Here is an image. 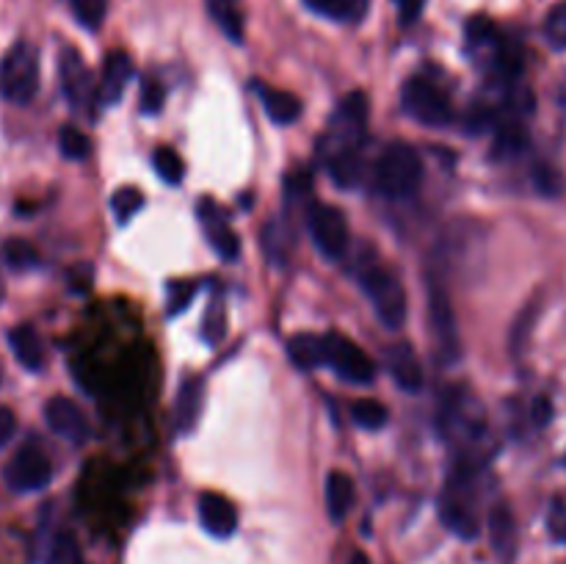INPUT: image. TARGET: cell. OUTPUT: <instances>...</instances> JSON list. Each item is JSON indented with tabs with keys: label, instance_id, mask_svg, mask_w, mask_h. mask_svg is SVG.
Here are the masks:
<instances>
[{
	"label": "cell",
	"instance_id": "1",
	"mask_svg": "<svg viewBox=\"0 0 566 564\" xmlns=\"http://www.w3.org/2000/svg\"><path fill=\"white\" fill-rule=\"evenodd\" d=\"M475 476H479V468L475 464L462 462L448 479L446 492L440 498V518L448 529L453 531L462 540H475L481 531L479 512H475V498H479V490H475Z\"/></svg>",
	"mask_w": 566,
	"mask_h": 564
},
{
	"label": "cell",
	"instance_id": "2",
	"mask_svg": "<svg viewBox=\"0 0 566 564\" xmlns=\"http://www.w3.org/2000/svg\"><path fill=\"white\" fill-rule=\"evenodd\" d=\"M423 180V160L420 153L407 142H396L379 155L374 169V182L385 197L407 199L412 197Z\"/></svg>",
	"mask_w": 566,
	"mask_h": 564
},
{
	"label": "cell",
	"instance_id": "3",
	"mask_svg": "<svg viewBox=\"0 0 566 564\" xmlns=\"http://www.w3.org/2000/svg\"><path fill=\"white\" fill-rule=\"evenodd\" d=\"M39 92V53L33 44L17 42L0 59V94L14 105H28Z\"/></svg>",
	"mask_w": 566,
	"mask_h": 564
},
{
	"label": "cell",
	"instance_id": "4",
	"mask_svg": "<svg viewBox=\"0 0 566 564\" xmlns=\"http://www.w3.org/2000/svg\"><path fill=\"white\" fill-rule=\"evenodd\" d=\"M359 285H363L365 296L370 299L376 315L387 330L403 326V321H407V291L392 271L381 269V265H365L359 271Z\"/></svg>",
	"mask_w": 566,
	"mask_h": 564
},
{
	"label": "cell",
	"instance_id": "5",
	"mask_svg": "<svg viewBox=\"0 0 566 564\" xmlns=\"http://www.w3.org/2000/svg\"><path fill=\"white\" fill-rule=\"evenodd\" d=\"M440 429L448 440L462 442V446L484 440L486 418L479 398L473 393L453 387L440 407Z\"/></svg>",
	"mask_w": 566,
	"mask_h": 564
},
{
	"label": "cell",
	"instance_id": "6",
	"mask_svg": "<svg viewBox=\"0 0 566 564\" xmlns=\"http://www.w3.org/2000/svg\"><path fill=\"white\" fill-rule=\"evenodd\" d=\"M401 105L412 119H418L420 125L429 127H442L451 122L453 108L448 94L437 86L429 77H409L401 88Z\"/></svg>",
	"mask_w": 566,
	"mask_h": 564
},
{
	"label": "cell",
	"instance_id": "7",
	"mask_svg": "<svg viewBox=\"0 0 566 564\" xmlns=\"http://www.w3.org/2000/svg\"><path fill=\"white\" fill-rule=\"evenodd\" d=\"M324 348V365H329L340 379L352 382V385H370V382L376 379L374 359H370L352 337L340 335V332H326Z\"/></svg>",
	"mask_w": 566,
	"mask_h": 564
},
{
	"label": "cell",
	"instance_id": "8",
	"mask_svg": "<svg viewBox=\"0 0 566 564\" xmlns=\"http://www.w3.org/2000/svg\"><path fill=\"white\" fill-rule=\"evenodd\" d=\"M307 230L318 252L329 260H340L348 252V221L340 208L313 202L307 208Z\"/></svg>",
	"mask_w": 566,
	"mask_h": 564
},
{
	"label": "cell",
	"instance_id": "9",
	"mask_svg": "<svg viewBox=\"0 0 566 564\" xmlns=\"http://www.w3.org/2000/svg\"><path fill=\"white\" fill-rule=\"evenodd\" d=\"M3 479L14 492H36L50 484V479H53V464H50V457L36 442H25L9 459V464L3 470Z\"/></svg>",
	"mask_w": 566,
	"mask_h": 564
},
{
	"label": "cell",
	"instance_id": "10",
	"mask_svg": "<svg viewBox=\"0 0 566 564\" xmlns=\"http://www.w3.org/2000/svg\"><path fill=\"white\" fill-rule=\"evenodd\" d=\"M429 315H431V330H434L437 346H440L442 357L448 363L459 357V326H457V313H453V304L448 299L446 288L429 282Z\"/></svg>",
	"mask_w": 566,
	"mask_h": 564
},
{
	"label": "cell",
	"instance_id": "11",
	"mask_svg": "<svg viewBox=\"0 0 566 564\" xmlns=\"http://www.w3.org/2000/svg\"><path fill=\"white\" fill-rule=\"evenodd\" d=\"M59 72H61V83H64V94H66V100L72 103V108H77V111L88 108L94 100L92 72H88L86 61H83V55L77 53L75 48L61 50Z\"/></svg>",
	"mask_w": 566,
	"mask_h": 564
},
{
	"label": "cell",
	"instance_id": "12",
	"mask_svg": "<svg viewBox=\"0 0 566 564\" xmlns=\"http://www.w3.org/2000/svg\"><path fill=\"white\" fill-rule=\"evenodd\" d=\"M44 420L59 437L70 442H83L88 437V420L83 415L81 404L70 396H53L44 404Z\"/></svg>",
	"mask_w": 566,
	"mask_h": 564
},
{
	"label": "cell",
	"instance_id": "13",
	"mask_svg": "<svg viewBox=\"0 0 566 564\" xmlns=\"http://www.w3.org/2000/svg\"><path fill=\"white\" fill-rule=\"evenodd\" d=\"M199 219H202L205 232H208L210 247H213L221 258L235 260L238 254H241V241H238V236L232 232L230 221H227L224 210H221L219 205L210 202V199H202V202H199Z\"/></svg>",
	"mask_w": 566,
	"mask_h": 564
},
{
	"label": "cell",
	"instance_id": "14",
	"mask_svg": "<svg viewBox=\"0 0 566 564\" xmlns=\"http://www.w3.org/2000/svg\"><path fill=\"white\" fill-rule=\"evenodd\" d=\"M197 509H199V523L205 525V531H208V534L219 536V540L235 534L238 512L224 495H216V492H202V495H199Z\"/></svg>",
	"mask_w": 566,
	"mask_h": 564
},
{
	"label": "cell",
	"instance_id": "15",
	"mask_svg": "<svg viewBox=\"0 0 566 564\" xmlns=\"http://www.w3.org/2000/svg\"><path fill=\"white\" fill-rule=\"evenodd\" d=\"M387 370H390V376L401 390L418 393L423 387V368H420L412 343L401 341L387 348Z\"/></svg>",
	"mask_w": 566,
	"mask_h": 564
},
{
	"label": "cell",
	"instance_id": "16",
	"mask_svg": "<svg viewBox=\"0 0 566 564\" xmlns=\"http://www.w3.org/2000/svg\"><path fill=\"white\" fill-rule=\"evenodd\" d=\"M133 77V61L130 55L122 53V50H114V53L105 55L103 61V81H99V100L105 105L119 103L122 94H125L127 83Z\"/></svg>",
	"mask_w": 566,
	"mask_h": 564
},
{
	"label": "cell",
	"instance_id": "17",
	"mask_svg": "<svg viewBox=\"0 0 566 564\" xmlns=\"http://www.w3.org/2000/svg\"><path fill=\"white\" fill-rule=\"evenodd\" d=\"M258 97L263 100V108L269 114L271 122L276 125H293V122L302 116V100L293 92H285V88H274L269 83H258L254 86Z\"/></svg>",
	"mask_w": 566,
	"mask_h": 564
},
{
	"label": "cell",
	"instance_id": "18",
	"mask_svg": "<svg viewBox=\"0 0 566 564\" xmlns=\"http://www.w3.org/2000/svg\"><path fill=\"white\" fill-rule=\"evenodd\" d=\"M9 346L17 363L28 370H39L44 365V346L39 332L31 324H20L9 332Z\"/></svg>",
	"mask_w": 566,
	"mask_h": 564
},
{
	"label": "cell",
	"instance_id": "19",
	"mask_svg": "<svg viewBox=\"0 0 566 564\" xmlns=\"http://www.w3.org/2000/svg\"><path fill=\"white\" fill-rule=\"evenodd\" d=\"M202 401H205L202 379L182 382L180 393H177V404H175V426L180 435H186V431H191L193 426H197L199 412H202Z\"/></svg>",
	"mask_w": 566,
	"mask_h": 564
},
{
	"label": "cell",
	"instance_id": "20",
	"mask_svg": "<svg viewBox=\"0 0 566 564\" xmlns=\"http://www.w3.org/2000/svg\"><path fill=\"white\" fill-rule=\"evenodd\" d=\"M354 498H357V492H354L352 476L343 473V470H332L326 476V512H329L335 523H340L352 512Z\"/></svg>",
	"mask_w": 566,
	"mask_h": 564
},
{
	"label": "cell",
	"instance_id": "21",
	"mask_svg": "<svg viewBox=\"0 0 566 564\" xmlns=\"http://www.w3.org/2000/svg\"><path fill=\"white\" fill-rule=\"evenodd\" d=\"M490 534H492V547L497 551V556L512 558L514 547H517V523H514V514L506 503H497V506H492Z\"/></svg>",
	"mask_w": 566,
	"mask_h": 564
},
{
	"label": "cell",
	"instance_id": "22",
	"mask_svg": "<svg viewBox=\"0 0 566 564\" xmlns=\"http://www.w3.org/2000/svg\"><path fill=\"white\" fill-rule=\"evenodd\" d=\"M315 14L335 22H359L368 14L370 0H304Z\"/></svg>",
	"mask_w": 566,
	"mask_h": 564
},
{
	"label": "cell",
	"instance_id": "23",
	"mask_svg": "<svg viewBox=\"0 0 566 564\" xmlns=\"http://www.w3.org/2000/svg\"><path fill=\"white\" fill-rule=\"evenodd\" d=\"M287 352H291V359L298 368H318L326 359L324 335H293L291 341H287Z\"/></svg>",
	"mask_w": 566,
	"mask_h": 564
},
{
	"label": "cell",
	"instance_id": "24",
	"mask_svg": "<svg viewBox=\"0 0 566 564\" xmlns=\"http://www.w3.org/2000/svg\"><path fill=\"white\" fill-rule=\"evenodd\" d=\"M208 11L216 25L227 33L232 42H243V11L241 0H208Z\"/></svg>",
	"mask_w": 566,
	"mask_h": 564
},
{
	"label": "cell",
	"instance_id": "25",
	"mask_svg": "<svg viewBox=\"0 0 566 564\" xmlns=\"http://www.w3.org/2000/svg\"><path fill=\"white\" fill-rule=\"evenodd\" d=\"M352 418L354 424L363 426V429H385L387 420H390V412H387V407L381 401H376V398H359V401L352 404Z\"/></svg>",
	"mask_w": 566,
	"mask_h": 564
},
{
	"label": "cell",
	"instance_id": "26",
	"mask_svg": "<svg viewBox=\"0 0 566 564\" xmlns=\"http://www.w3.org/2000/svg\"><path fill=\"white\" fill-rule=\"evenodd\" d=\"M3 260L14 271H28L39 265V252L33 243L22 241V238H11V241L3 243Z\"/></svg>",
	"mask_w": 566,
	"mask_h": 564
},
{
	"label": "cell",
	"instance_id": "27",
	"mask_svg": "<svg viewBox=\"0 0 566 564\" xmlns=\"http://www.w3.org/2000/svg\"><path fill=\"white\" fill-rule=\"evenodd\" d=\"M153 166L164 182H180L186 177V164H182V158L171 147L155 149Z\"/></svg>",
	"mask_w": 566,
	"mask_h": 564
},
{
	"label": "cell",
	"instance_id": "28",
	"mask_svg": "<svg viewBox=\"0 0 566 564\" xmlns=\"http://www.w3.org/2000/svg\"><path fill=\"white\" fill-rule=\"evenodd\" d=\"M144 208V194L138 191V188H119V191L111 197V210H114L116 221L119 224H125V221H130L133 216L138 213V210Z\"/></svg>",
	"mask_w": 566,
	"mask_h": 564
},
{
	"label": "cell",
	"instance_id": "29",
	"mask_svg": "<svg viewBox=\"0 0 566 564\" xmlns=\"http://www.w3.org/2000/svg\"><path fill=\"white\" fill-rule=\"evenodd\" d=\"M59 147H61V155L70 160H83L88 158V153H92V142H88L86 133L77 130V127H64V130H61Z\"/></svg>",
	"mask_w": 566,
	"mask_h": 564
},
{
	"label": "cell",
	"instance_id": "30",
	"mask_svg": "<svg viewBox=\"0 0 566 564\" xmlns=\"http://www.w3.org/2000/svg\"><path fill=\"white\" fill-rule=\"evenodd\" d=\"M72 11H75L77 22L88 31H97L105 20V11H108V0H70Z\"/></svg>",
	"mask_w": 566,
	"mask_h": 564
},
{
	"label": "cell",
	"instance_id": "31",
	"mask_svg": "<svg viewBox=\"0 0 566 564\" xmlns=\"http://www.w3.org/2000/svg\"><path fill=\"white\" fill-rule=\"evenodd\" d=\"M545 39L553 50H566V0L553 6L545 17Z\"/></svg>",
	"mask_w": 566,
	"mask_h": 564
},
{
	"label": "cell",
	"instance_id": "32",
	"mask_svg": "<svg viewBox=\"0 0 566 564\" xmlns=\"http://www.w3.org/2000/svg\"><path fill=\"white\" fill-rule=\"evenodd\" d=\"M50 564H83L81 547H77L75 536L72 534L55 536L53 551H50Z\"/></svg>",
	"mask_w": 566,
	"mask_h": 564
},
{
	"label": "cell",
	"instance_id": "33",
	"mask_svg": "<svg viewBox=\"0 0 566 564\" xmlns=\"http://www.w3.org/2000/svg\"><path fill=\"white\" fill-rule=\"evenodd\" d=\"M197 291H199L197 282H188V280L171 282V285H169V315L182 313V310H186L188 304L193 302Z\"/></svg>",
	"mask_w": 566,
	"mask_h": 564
},
{
	"label": "cell",
	"instance_id": "34",
	"mask_svg": "<svg viewBox=\"0 0 566 564\" xmlns=\"http://www.w3.org/2000/svg\"><path fill=\"white\" fill-rule=\"evenodd\" d=\"M525 144H528L525 133L520 130L517 125H509V127H503V130H501V138H497L495 149H497V155L509 158V155H517L520 149L525 147Z\"/></svg>",
	"mask_w": 566,
	"mask_h": 564
},
{
	"label": "cell",
	"instance_id": "35",
	"mask_svg": "<svg viewBox=\"0 0 566 564\" xmlns=\"http://www.w3.org/2000/svg\"><path fill=\"white\" fill-rule=\"evenodd\" d=\"M547 529H551L553 540L564 542L566 545V495H558L553 501L551 514H547Z\"/></svg>",
	"mask_w": 566,
	"mask_h": 564
},
{
	"label": "cell",
	"instance_id": "36",
	"mask_svg": "<svg viewBox=\"0 0 566 564\" xmlns=\"http://www.w3.org/2000/svg\"><path fill=\"white\" fill-rule=\"evenodd\" d=\"M166 100V88L160 86L158 81H147L142 86V111L144 114H158L164 108Z\"/></svg>",
	"mask_w": 566,
	"mask_h": 564
},
{
	"label": "cell",
	"instance_id": "37",
	"mask_svg": "<svg viewBox=\"0 0 566 564\" xmlns=\"http://www.w3.org/2000/svg\"><path fill=\"white\" fill-rule=\"evenodd\" d=\"M423 6L426 0H396L398 17H401L403 25H412V22L423 14Z\"/></svg>",
	"mask_w": 566,
	"mask_h": 564
},
{
	"label": "cell",
	"instance_id": "38",
	"mask_svg": "<svg viewBox=\"0 0 566 564\" xmlns=\"http://www.w3.org/2000/svg\"><path fill=\"white\" fill-rule=\"evenodd\" d=\"M17 435V415L11 407H0V448L6 442H11V437Z\"/></svg>",
	"mask_w": 566,
	"mask_h": 564
},
{
	"label": "cell",
	"instance_id": "39",
	"mask_svg": "<svg viewBox=\"0 0 566 564\" xmlns=\"http://www.w3.org/2000/svg\"><path fill=\"white\" fill-rule=\"evenodd\" d=\"M551 415H553L551 401H547V398H536V401H534V424L536 426L551 424Z\"/></svg>",
	"mask_w": 566,
	"mask_h": 564
},
{
	"label": "cell",
	"instance_id": "40",
	"mask_svg": "<svg viewBox=\"0 0 566 564\" xmlns=\"http://www.w3.org/2000/svg\"><path fill=\"white\" fill-rule=\"evenodd\" d=\"M348 564H370V558H368V556H365V553H363V551H357V553H354V556H352V558H348Z\"/></svg>",
	"mask_w": 566,
	"mask_h": 564
},
{
	"label": "cell",
	"instance_id": "41",
	"mask_svg": "<svg viewBox=\"0 0 566 564\" xmlns=\"http://www.w3.org/2000/svg\"><path fill=\"white\" fill-rule=\"evenodd\" d=\"M0 299H3V282H0Z\"/></svg>",
	"mask_w": 566,
	"mask_h": 564
}]
</instances>
